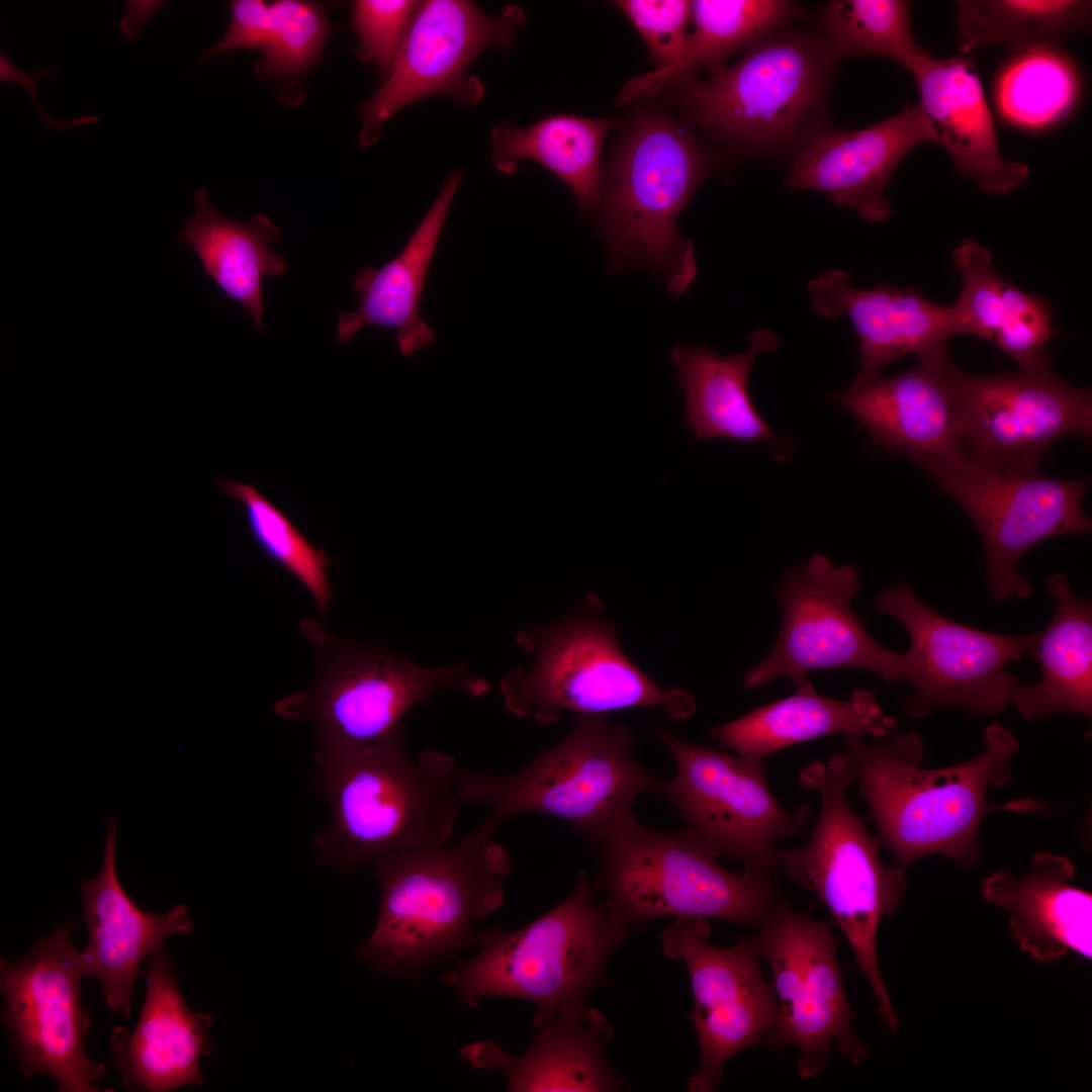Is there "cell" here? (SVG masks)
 <instances>
[{"mask_svg": "<svg viewBox=\"0 0 1092 1092\" xmlns=\"http://www.w3.org/2000/svg\"><path fill=\"white\" fill-rule=\"evenodd\" d=\"M715 163L678 121L656 111L629 128L601 193L611 266H645L680 295L697 275L693 243L677 218Z\"/></svg>", "mask_w": 1092, "mask_h": 1092, "instance_id": "cell-7", "label": "cell"}, {"mask_svg": "<svg viewBox=\"0 0 1092 1092\" xmlns=\"http://www.w3.org/2000/svg\"><path fill=\"white\" fill-rule=\"evenodd\" d=\"M707 919L679 916L661 934L663 953L681 960L694 996L690 1014L700 1048V1065L688 1080L691 1092L714 1091L726 1063L743 1050L765 1041L779 1014L776 992L760 971L751 937L730 947L709 943Z\"/></svg>", "mask_w": 1092, "mask_h": 1092, "instance_id": "cell-19", "label": "cell"}, {"mask_svg": "<svg viewBox=\"0 0 1092 1092\" xmlns=\"http://www.w3.org/2000/svg\"><path fill=\"white\" fill-rule=\"evenodd\" d=\"M1052 335L1049 304L1005 281L1002 313L992 344L1022 368L1049 353L1045 347Z\"/></svg>", "mask_w": 1092, "mask_h": 1092, "instance_id": "cell-42", "label": "cell"}, {"mask_svg": "<svg viewBox=\"0 0 1092 1092\" xmlns=\"http://www.w3.org/2000/svg\"><path fill=\"white\" fill-rule=\"evenodd\" d=\"M485 818L461 840L383 855L370 867L379 883L371 936L356 948L374 974L414 983L437 963L478 947L475 923L505 901L504 880L514 861Z\"/></svg>", "mask_w": 1092, "mask_h": 1092, "instance_id": "cell-2", "label": "cell"}, {"mask_svg": "<svg viewBox=\"0 0 1092 1092\" xmlns=\"http://www.w3.org/2000/svg\"><path fill=\"white\" fill-rule=\"evenodd\" d=\"M117 819H108L103 861L94 879H82V922L89 940L80 951L84 977L96 978L100 995L114 1014L130 1017L140 967L164 949L174 934H190L187 908L177 905L165 913L140 908L122 888L116 872Z\"/></svg>", "mask_w": 1092, "mask_h": 1092, "instance_id": "cell-22", "label": "cell"}, {"mask_svg": "<svg viewBox=\"0 0 1092 1092\" xmlns=\"http://www.w3.org/2000/svg\"><path fill=\"white\" fill-rule=\"evenodd\" d=\"M874 613L897 619L910 636L896 664L902 681L913 688L903 707L916 718L934 708L1002 713L1021 684L1006 666L1032 657L1040 633L1006 635L962 625L925 605L907 581L881 592Z\"/></svg>", "mask_w": 1092, "mask_h": 1092, "instance_id": "cell-13", "label": "cell"}, {"mask_svg": "<svg viewBox=\"0 0 1092 1092\" xmlns=\"http://www.w3.org/2000/svg\"><path fill=\"white\" fill-rule=\"evenodd\" d=\"M214 481L226 496L243 506L248 529L259 549L308 590L317 615L325 616L332 601L327 572L332 559L323 549L314 548L292 522L252 485L220 477Z\"/></svg>", "mask_w": 1092, "mask_h": 1092, "instance_id": "cell-39", "label": "cell"}, {"mask_svg": "<svg viewBox=\"0 0 1092 1092\" xmlns=\"http://www.w3.org/2000/svg\"><path fill=\"white\" fill-rule=\"evenodd\" d=\"M911 3L903 0H832L821 24L826 42L839 56H880L908 70L927 53L913 35Z\"/></svg>", "mask_w": 1092, "mask_h": 1092, "instance_id": "cell-38", "label": "cell"}, {"mask_svg": "<svg viewBox=\"0 0 1092 1092\" xmlns=\"http://www.w3.org/2000/svg\"><path fill=\"white\" fill-rule=\"evenodd\" d=\"M968 515L982 537L990 596L1026 599L1032 587L1018 571L1037 543L1064 534H1089L1082 507L1090 479H1055L1039 472L1005 475L971 464H918Z\"/></svg>", "mask_w": 1092, "mask_h": 1092, "instance_id": "cell-18", "label": "cell"}, {"mask_svg": "<svg viewBox=\"0 0 1092 1092\" xmlns=\"http://www.w3.org/2000/svg\"><path fill=\"white\" fill-rule=\"evenodd\" d=\"M600 872L596 893L629 928L654 919L694 916L755 928L785 898L767 875L730 872L679 831L642 824L633 810L595 845Z\"/></svg>", "mask_w": 1092, "mask_h": 1092, "instance_id": "cell-9", "label": "cell"}, {"mask_svg": "<svg viewBox=\"0 0 1092 1092\" xmlns=\"http://www.w3.org/2000/svg\"><path fill=\"white\" fill-rule=\"evenodd\" d=\"M947 351L890 377L850 385L827 399L848 412L873 443L919 464H968L962 447Z\"/></svg>", "mask_w": 1092, "mask_h": 1092, "instance_id": "cell-21", "label": "cell"}, {"mask_svg": "<svg viewBox=\"0 0 1092 1092\" xmlns=\"http://www.w3.org/2000/svg\"><path fill=\"white\" fill-rule=\"evenodd\" d=\"M1074 89L1072 72L1061 59L1035 53L1006 72L1000 86V102L1010 119L1037 125L1060 115L1070 104Z\"/></svg>", "mask_w": 1092, "mask_h": 1092, "instance_id": "cell-40", "label": "cell"}, {"mask_svg": "<svg viewBox=\"0 0 1092 1092\" xmlns=\"http://www.w3.org/2000/svg\"><path fill=\"white\" fill-rule=\"evenodd\" d=\"M140 977L146 982V996L134 1029L115 1025L110 1031L112 1063L123 1087L130 1092H170L203 1085L200 1060L214 1051L212 1016L189 1008L164 949L147 960Z\"/></svg>", "mask_w": 1092, "mask_h": 1092, "instance_id": "cell-23", "label": "cell"}, {"mask_svg": "<svg viewBox=\"0 0 1092 1092\" xmlns=\"http://www.w3.org/2000/svg\"><path fill=\"white\" fill-rule=\"evenodd\" d=\"M799 781L818 794L819 813L806 845L783 849L781 870L825 905L872 988L879 1016L895 1033L899 1021L880 971L877 935L908 886L905 869L882 862L878 836L849 805L846 790L854 777L843 752L808 763Z\"/></svg>", "mask_w": 1092, "mask_h": 1092, "instance_id": "cell-6", "label": "cell"}, {"mask_svg": "<svg viewBox=\"0 0 1092 1092\" xmlns=\"http://www.w3.org/2000/svg\"><path fill=\"white\" fill-rule=\"evenodd\" d=\"M691 4L695 27L686 54L669 67L630 80L620 95L622 103L653 93L695 69L720 68L730 54L769 36L799 14L795 3L783 0H697Z\"/></svg>", "mask_w": 1092, "mask_h": 1092, "instance_id": "cell-36", "label": "cell"}, {"mask_svg": "<svg viewBox=\"0 0 1092 1092\" xmlns=\"http://www.w3.org/2000/svg\"><path fill=\"white\" fill-rule=\"evenodd\" d=\"M327 7L299 0L233 1L224 36L202 58L257 49L262 53L254 67L259 78L295 84L321 61L326 40L335 30L326 17Z\"/></svg>", "mask_w": 1092, "mask_h": 1092, "instance_id": "cell-34", "label": "cell"}, {"mask_svg": "<svg viewBox=\"0 0 1092 1092\" xmlns=\"http://www.w3.org/2000/svg\"><path fill=\"white\" fill-rule=\"evenodd\" d=\"M1074 876L1070 858L1039 850L1024 874L998 871L982 882L984 898L1007 912L1020 948L1039 963L1068 950L1092 958V895Z\"/></svg>", "mask_w": 1092, "mask_h": 1092, "instance_id": "cell-28", "label": "cell"}, {"mask_svg": "<svg viewBox=\"0 0 1092 1092\" xmlns=\"http://www.w3.org/2000/svg\"><path fill=\"white\" fill-rule=\"evenodd\" d=\"M751 936L774 979L779 1014L765 1042L799 1052L797 1072L813 1078L827 1066L832 1043L854 1066L868 1056L853 1029L837 960L839 939L829 924L814 920L782 900Z\"/></svg>", "mask_w": 1092, "mask_h": 1092, "instance_id": "cell-16", "label": "cell"}, {"mask_svg": "<svg viewBox=\"0 0 1092 1092\" xmlns=\"http://www.w3.org/2000/svg\"><path fill=\"white\" fill-rule=\"evenodd\" d=\"M807 289L816 313L845 314L854 327L859 368L852 385L881 376L883 367L899 357L915 355L921 360L945 352L947 341L960 336L954 307L929 300L913 286L857 288L846 272L830 270Z\"/></svg>", "mask_w": 1092, "mask_h": 1092, "instance_id": "cell-24", "label": "cell"}, {"mask_svg": "<svg viewBox=\"0 0 1092 1092\" xmlns=\"http://www.w3.org/2000/svg\"><path fill=\"white\" fill-rule=\"evenodd\" d=\"M528 1050L507 1053L494 1039L465 1045L461 1057L472 1067L500 1072L508 1091H619L627 1082L611 1068L606 1043L613 1035L608 1019L588 1005L551 1016L535 1025Z\"/></svg>", "mask_w": 1092, "mask_h": 1092, "instance_id": "cell-27", "label": "cell"}, {"mask_svg": "<svg viewBox=\"0 0 1092 1092\" xmlns=\"http://www.w3.org/2000/svg\"><path fill=\"white\" fill-rule=\"evenodd\" d=\"M526 19L518 4L491 16L472 1L420 2L385 81L360 105V146L374 144L383 123L418 100L447 95L464 105L479 102L485 89L467 75L470 65L488 48L510 51Z\"/></svg>", "mask_w": 1092, "mask_h": 1092, "instance_id": "cell-20", "label": "cell"}, {"mask_svg": "<svg viewBox=\"0 0 1092 1092\" xmlns=\"http://www.w3.org/2000/svg\"><path fill=\"white\" fill-rule=\"evenodd\" d=\"M613 118H586L570 114L548 116L527 127L510 122L494 126L489 134L490 160L505 175L517 173L520 164L533 160L562 180L586 211L601 200L600 153Z\"/></svg>", "mask_w": 1092, "mask_h": 1092, "instance_id": "cell-35", "label": "cell"}, {"mask_svg": "<svg viewBox=\"0 0 1092 1092\" xmlns=\"http://www.w3.org/2000/svg\"><path fill=\"white\" fill-rule=\"evenodd\" d=\"M837 59L826 40L769 35L734 65L689 83L681 104L699 125L739 150L805 148L820 134Z\"/></svg>", "mask_w": 1092, "mask_h": 1092, "instance_id": "cell-10", "label": "cell"}, {"mask_svg": "<svg viewBox=\"0 0 1092 1092\" xmlns=\"http://www.w3.org/2000/svg\"><path fill=\"white\" fill-rule=\"evenodd\" d=\"M589 596L582 608L548 625L521 630L516 641L535 655L528 671L508 672L500 682L507 709L538 723L556 721L562 711L605 714L659 707L672 718H688L696 704L684 689L663 691L621 650L613 623Z\"/></svg>", "mask_w": 1092, "mask_h": 1092, "instance_id": "cell-11", "label": "cell"}, {"mask_svg": "<svg viewBox=\"0 0 1092 1092\" xmlns=\"http://www.w3.org/2000/svg\"><path fill=\"white\" fill-rule=\"evenodd\" d=\"M649 733L665 745L676 765L661 797L682 819L678 831L715 858L740 861L745 872L777 874L783 849L776 845L800 830L811 805L785 809L769 790L763 760L689 743L659 728Z\"/></svg>", "mask_w": 1092, "mask_h": 1092, "instance_id": "cell-12", "label": "cell"}, {"mask_svg": "<svg viewBox=\"0 0 1092 1092\" xmlns=\"http://www.w3.org/2000/svg\"><path fill=\"white\" fill-rule=\"evenodd\" d=\"M615 4L637 28L658 69L675 64L686 54L691 38L690 1L624 0Z\"/></svg>", "mask_w": 1092, "mask_h": 1092, "instance_id": "cell-44", "label": "cell"}, {"mask_svg": "<svg viewBox=\"0 0 1092 1092\" xmlns=\"http://www.w3.org/2000/svg\"><path fill=\"white\" fill-rule=\"evenodd\" d=\"M962 280L954 307L960 336L973 335L993 343L1003 308V280L986 247L966 239L951 253Z\"/></svg>", "mask_w": 1092, "mask_h": 1092, "instance_id": "cell-41", "label": "cell"}, {"mask_svg": "<svg viewBox=\"0 0 1092 1092\" xmlns=\"http://www.w3.org/2000/svg\"><path fill=\"white\" fill-rule=\"evenodd\" d=\"M1056 603L1033 654L1041 669L1037 682L1020 684L1012 704L1030 721L1057 713L1092 715V606L1077 597L1063 573L1046 580Z\"/></svg>", "mask_w": 1092, "mask_h": 1092, "instance_id": "cell-33", "label": "cell"}, {"mask_svg": "<svg viewBox=\"0 0 1092 1092\" xmlns=\"http://www.w3.org/2000/svg\"><path fill=\"white\" fill-rule=\"evenodd\" d=\"M300 632L313 646L316 677L274 705L290 720L315 729V754H338L405 740L402 720L417 704L445 689L471 697L490 690L466 663L430 669L400 653L336 637L316 619L303 618Z\"/></svg>", "mask_w": 1092, "mask_h": 1092, "instance_id": "cell-5", "label": "cell"}, {"mask_svg": "<svg viewBox=\"0 0 1092 1092\" xmlns=\"http://www.w3.org/2000/svg\"><path fill=\"white\" fill-rule=\"evenodd\" d=\"M897 722L885 716L877 695L856 689L845 700L815 690L759 707L729 723L712 727L710 736L738 756L763 760L785 747L819 737L859 734L876 737Z\"/></svg>", "mask_w": 1092, "mask_h": 1092, "instance_id": "cell-31", "label": "cell"}, {"mask_svg": "<svg viewBox=\"0 0 1092 1092\" xmlns=\"http://www.w3.org/2000/svg\"><path fill=\"white\" fill-rule=\"evenodd\" d=\"M861 584L852 564L836 566L815 554L787 570L776 585L783 620L770 652L743 675V686L756 689L787 676L796 692L813 690L811 671L856 668L890 682H901L897 653L868 633L851 607Z\"/></svg>", "mask_w": 1092, "mask_h": 1092, "instance_id": "cell-17", "label": "cell"}, {"mask_svg": "<svg viewBox=\"0 0 1092 1092\" xmlns=\"http://www.w3.org/2000/svg\"><path fill=\"white\" fill-rule=\"evenodd\" d=\"M779 337L757 330L749 337L746 351L720 356L707 346L677 344L670 359L676 380L686 396L682 423L695 441L723 438L771 446L777 461H788L795 442L777 435L754 406L748 389L749 375L756 358L775 351Z\"/></svg>", "mask_w": 1092, "mask_h": 1092, "instance_id": "cell-29", "label": "cell"}, {"mask_svg": "<svg viewBox=\"0 0 1092 1092\" xmlns=\"http://www.w3.org/2000/svg\"><path fill=\"white\" fill-rule=\"evenodd\" d=\"M962 55L993 44L1033 47L1091 28L1087 0H961L957 2Z\"/></svg>", "mask_w": 1092, "mask_h": 1092, "instance_id": "cell-37", "label": "cell"}, {"mask_svg": "<svg viewBox=\"0 0 1092 1092\" xmlns=\"http://www.w3.org/2000/svg\"><path fill=\"white\" fill-rule=\"evenodd\" d=\"M927 142L943 147L958 171L981 190L1004 194L1028 176V167L1000 151L974 56L937 59L928 52L912 67Z\"/></svg>", "mask_w": 1092, "mask_h": 1092, "instance_id": "cell-26", "label": "cell"}, {"mask_svg": "<svg viewBox=\"0 0 1092 1092\" xmlns=\"http://www.w3.org/2000/svg\"><path fill=\"white\" fill-rule=\"evenodd\" d=\"M927 142L920 105L907 103L896 114L858 130L820 133L793 161L784 185L812 190L882 221L892 213L886 190L904 157Z\"/></svg>", "mask_w": 1092, "mask_h": 1092, "instance_id": "cell-25", "label": "cell"}, {"mask_svg": "<svg viewBox=\"0 0 1092 1092\" xmlns=\"http://www.w3.org/2000/svg\"><path fill=\"white\" fill-rule=\"evenodd\" d=\"M867 743L864 736L844 734L843 753L878 827V838L906 869L925 855H945L963 867L979 856V828L995 811L1045 812L1049 805L1033 798L994 804L990 787L1013 780L1016 737L993 724L983 736V750L968 761L942 768L921 767L922 740L917 732H901L897 722Z\"/></svg>", "mask_w": 1092, "mask_h": 1092, "instance_id": "cell-1", "label": "cell"}, {"mask_svg": "<svg viewBox=\"0 0 1092 1092\" xmlns=\"http://www.w3.org/2000/svg\"><path fill=\"white\" fill-rule=\"evenodd\" d=\"M195 210L176 238L192 249L204 273L220 291L249 312L262 329L264 277L286 270V261L271 251L280 230L264 214L246 221L226 217L208 201V190L194 192Z\"/></svg>", "mask_w": 1092, "mask_h": 1092, "instance_id": "cell-32", "label": "cell"}, {"mask_svg": "<svg viewBox=\"0 0 1092 1092\" xmlns=\"http://www.w3.org/2000/svg\"><path fill=\"white\" fill-rule=\"evenodd\" d=\"M634 736L605 714H578L570 734L509 776L463 767L464 804H482L502 826L512 816L539 812L557 817L596 845L633 810L636 798L662 795L666 781L645 769L633 754Z\"/></svg>", "mask_w": 1092, "mask_h": 1092, "instance_id": "cell-8", "label": "cell"}, {"mask_svg": "<svg viewBox=\"0 0 1092 1092\" xmlns=\"http://www.w3.org/2000/svg\"><path fill=\"white\" fill-rule=\"evenodd\" d=\"M420 2L358 0L352 3V26L358 36L356 55L387 76Z\"/></svg>", "mask_w": 1092, "mask_h": 1092, "instance_id": "cell-43", "label": "cell"}, {"mask_svg": "<svg viewBox=\"0 0 1092 1092\" xmlns=\"http://www.w3.org/2000/svg\"><path fill=\"white\" fill-rule=\"evenodd\" d=\"M315 759L316 786L332 814L331 826L313 841L322 862L348 874L453 835L465 805L463 766L453 757L427 749L412 759L403 740Z\"/></svg>", "mask_w": 1092, "mask_h": 1092, "instance_id": "cell-3", "label": "cell"}, {"mask_svg": "<svg viewBox=\"0 0 1092 1092\" xmlns=\"http://www.w3.org/2000/svg\"><path fill=\"white\" fill-rule=\"evenodd\" d=\"M464 179L452 173L401 252L379 269L360 270L353 288L360 295L358 306L338 314L336 330L340 344L351 341L367 326L395 332L401 355L408 356L429 347L436 331L421 316V298L428 271L445 225L450 204Z\"/></svg>", "mask_w": 1092, "mask_h": 1092, "instance_id": "cell-30", "label": "cell"}, {"mask_svg": "<svg viewBox=\"0 0 1092 1092\" xmlns=\"http://www.w3.org/2000/svg\"><path fill=\"white\" fill-rule=\"evenodd\" d=\"M69 921L22 958L0 960L1 1023L23 1081L53 1077L59 1092H98L106 1074L85 1048L92 1018L81 1001L80 950Z\"/></svg>", "mask_w": 1092, "mask_h": 1092, "instance_id": "cell-15", "label": "cell"}, {"mask_svg": "<svg viewBox=\"0 0 1092 1092\" xmlns=\"http://www.w3.org/2000/svg\"><path fill=\"white\" fill-rule=\"evenodd\" d=\"M948 375L971 465L1005 475L1033 474L1055 440L1091 439V392L1062 379L1049 353L996 375L967 373L950 359Z\"/></svg>", "mask_w": 1092, "mask_h": 1092, "instance_id": "cell-14", "label": "cell"}, {"mask_svg": "<svg viewBox=\"0 0 1092 1092\" xmlns=\"http://www.w3.org/2000/svg\"><path fill=\"white\" fill-rule=\"evenodd\" d=\"M595 895L580 872L571 894L529 924L484 931L479 951L446 972L443 983L468 1008L490 997L531 1001L534 1025L588 1005V995L609 984L608 962L629 929Z\"/></svg>", "mask_w": 1092, "mask_h": 1092, "instance_id": "cell-4", "label": "cell"}]
</instances>
